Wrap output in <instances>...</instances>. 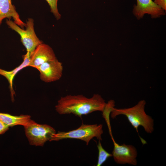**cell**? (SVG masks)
<instances>
[{"instance_id": "cell-1", "label": "cell", "mask_w": 166, "mask_h": 166, "mask_svg": "<svg viewBox=\"0 0 166 166\" xmlns=\"http://www.w3.org/2000/svg\"><path fill=\"white\" fill-rule=\"evenodd\" d=\"M106 104L104 99L98 94L90 98L81 94L70 95L61 97L55 108L60 114L72 113L81 117L95 111L102 112Z\"/></svg>"}, {"instance_id": "cell-2", "label": "cell", "mask_w": 166, "mask_h": 166, "mask_svg": "<svg viewBox=\"0 0 166 166\" xmlns=\"http://www.w3.org/2000/svg\"><path fill=\"white\" fill-rule=\"evenodd\" d=\"M146 104L145 100H142L130 108L118 109L114 107L110 113L111 117L114 119L120 115H124L138 133V128L140 126L142 127L147 133H152L154 130V120L146 113Z\"/></svg>"}, {"instance_id": "cell-3", "label": "cell", "mask_w": 166, "mask_h": 166, "mask_svg": "<svg viewBox=\"0 0 166 166\" xmlns=\"http://www.w3.org/2000/svg\"><path fill=\"white\" fill-rule=\"evenodd\" d=\"M103 133L102 124H82L78 128L67 132L58 131L51 137L49 141H57L66 139H75L84 141L88 145L90 140L96 137L102 140Z\"/></svg>"}, {"instance_id": "cell-4", "label": "cell", "mask_w": 166, "mask_h": 166, "mask_svg": "<svg viewBox=\"0 0 166 166\" xmlns=\"http://www.w3.org/2000/svg\"><path fill=\"white\" fill-rule=\"evenodd\" d=\"M26 136L31 145L43 146L56 133L55 129L46 124H40L32 120L24 126Z\"/></svg>"}, {"instance_id": "cell-5", "label": "cell", "mask_w": 166, "mask_h": 166, "mask_svg": "<svg viewBox=\"0 0 166 166\" xmlns=\"http://www.w3.org/2000/svg\"><path fill=\"white\" fill-rule=\"evenodd\" d=\"M34 20L28 18L26 22V29H22L10 19H7L6 23L10 28L18 34L21 41L27 52H32L36 47L43 43L37 37L34 29Z\"/></svg>"}, {"instance_id": "cell-6", "label": "cell", "mask_w": 166, "mask_h": 166, "mask_svg": "<svg viewBox=\"0 0 166 166\" xmlns=\"http://www.w3.org/2000/svg\"><path fill=\"white\" fill-rule=\"evenodd\" d=\"M112 139L114 145L112 156L115 162L119 164L136 165L137 164L138 152L136 147L130 144H119L113 136Z\"/></svg>"}, {"instance_id": "cell-7", "label": "cell", "mask_w": 166, "mask_h": 166, "mask_svg": "<svg viewBox=\"0 0 166 166\" xmlns=\"http://www.w3.org/2000/svg\"><path fill=\"white\" fill-rule=\"evenodd\" d=\"M35 68L40 72L41 80L46 83L60 80L62 76L63 69L62 63L57 58L45 62Z\"/></svg>"}, {"instance_id": "cell-8", "label": "cell", "mask_w": 166, "mask_h": 166, "mask_svg": "<svg viewBox=\"0 0 166 166\" xmlns=\"http://www.w3.org/2000/svg\"><path fill=\"white\" fill-rule=\"evenodd\" d=\"M136 1L137 4L134 6L132 12L138 19L142 18L146 14L150 15L152 18H158L165 14V11L152 0Z\"/></svg>"}, {"instance_id": "cell-9", "label": "cell", "mask_w": 166, "mask_h": 166, "mask_svg": "<svg viewBox=\"0 0 166 166\" xmlns=\"http://www.w3.org/2000/svg\"><path fill=\"white\" fill-rule=\"evenodd\" d=\"M57 58L52 48L49 45L42 43L30 53L29 66L35 68L45 62Z\"/></svg>"}, {"instance_id": "cell-10", "label": "cell", "mask_w": 166, "mask_h": 166, "mask_svg": "<svg viewBox=\"0 0 166 166\" xmlns=\"http://www.w3.org/2000/svg\"><path fill=\"white\" fill-rule=\"evenodd\" d=\"M13 18L14 22L21 28L24 29L26 24L21 19L11 0H0V26L2 21L5 18L10 19Z\"/></svg>"}, {"instance_id": "cell-11", "label": "cell", "mask_w": 166, "mask_h": 166, "mask_svg": "<svg viewBox=\"0 0 166 166\" xmlns=\"http://www.w3.org/2000/svg\"><path fill=\"white\" fill-rule=\"evenodd\" d=\"M30 53L27 52L22 56L23 61L19 66L14 69L10 71H7L0 68V75L5 77L7 80L9 84L12 101H14V95L15 92L13 87V81L16 74L20 70L23 68L29 66L30 60Z\"/></svg>"}, {"instance_id": "cell-12", "label": "cell", "mask_w": 166, "mask_h": 166, "mask_svg": "<svg viewBox=\"0 0 166 166\" xmlns=\"http://www.w3.org/2000/svg\"><path fill=\"white\" fill-rule=\"evenodd\" d=\"M0 120L9 127L17 125L24 126L32 120L28 115L13 116L9 114L0 112Z\"/></svg>"}, {"instance_id": "cell-13", "label": "cell", "mask_w": 166, "mask_h": 166, "mask_svg": "<svg viewBox=\"0 0 166 166\" xmlns=\"http://www.w3.org/2000/svg\"><path fill=\"white\" fill-rule=\"evenodd\" d=\"M97 147L98 151V155L96 166H101L108 158L112 157V154L107 152L103 148L100 140H99L97 144Z\"/></svg>"}, {"instance_id": "cell-14", "label": "cell", "mask_w": 166, "mask_h": 166, "mask_svg": "<svg viewBox=\"0 0 166 166\" xmlns=\"http://www.w3.org/2000/svg\"><path fill=\"white\" fill-rule=\"evenodd\" d=\"M49 6L50 11L57 20H59L61 15L59 12L57 8V2L58 0H45Z\"/></svg>"}, {"instance_id": "cell-15", "label": "cell", "mask_w": 166, "mask_h": 166, "mask_svg": "<svg viewBox=\"0 0 166 166\" xmlns=\"http://www.w3.org/2000/svg\"><path fill=\"white\" fill-rule=\"evenodd\" d=\"M153 2L166 12V0H154Z\"/></svg>"}, {"instance_id": "cell-16", "label": "cell", "mask_w": 166, "mask_h": 166, "mask_svg": "<svg viewBox=\"0 0 166 166\" xmlns=\"http://www.w3.org/2000/svg\"><path fill=\"white\" fill-rule=\"evenodd\" d=\"M9 127L0 120V135L4 134L9 129Z\"/></svg>"}]
</instances>
